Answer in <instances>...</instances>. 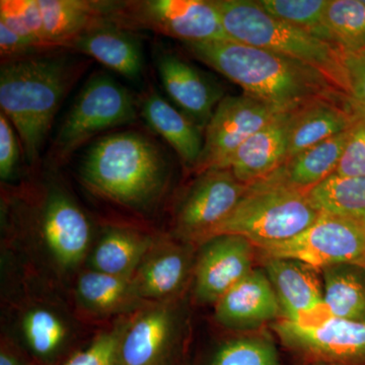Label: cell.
<instances>
[{
	"label": "cell",
	"mask_w": 365,
	"mask_h": 365,
	"mask_svg": "<svg viewBox=\"0 0 365 365\" xmlns=\"http://www.w3.org/2000/svg\"><path fill=\"white\" fill-rule=\"evenodd\" d=\"M256 247L237 235H220L201 244L194 266V294L203 304H215L254 270Z\"/></svg>",
	"instance_id": "cell-12"
},
{
	"label": "cell",
	"mask_w": 365,
	"mask_h": 365,
	"mask_svg": "<svg viewBox=\"0 0 365 365\" xmlns=\"http://www.w3.org/2000/svg\"><path fill=\"white\" fill-rule=\"evenodd\" d=\"M328 1L329 0H258L264 11L271 16L297 26L336 48L332 34L326 23Z\"/></svg>",
	"instance_id": "cell-30"
},
{
	"label": "cell",
	"mask_w": 365,
	"mask_h": 365,
	"mask_svg": "<svg viewBox=\"0 0 365 365\" xmlns=\"http://www.w3.org/2000/svg\"><path fill=\"white\" fill-rule=\"evenodd\" d=\"M14 127L4 113H0V177L9 179L16 170L19 162L18 139Z\"/></svg>",
	"instance_id": "cell-37"
},
{
	"label": "cell",
	"mask_w": 365,
	"mask_h": 365,
	"mask_svg": "<svg viewBox=\"0 0 365 365\" xmlns=\"http://www.w3.org/2000/svg\"><path fill=\"white\" fill-rule=\"evenodd\" d=\"M158 71L163 88L180 111L205 130L225 91L181 57L160 55Z\"/></svg>",
	"instance_id": "cell-14"
},
{
	"label": "cell",
	"mask_w": 365,
	"mask_h": 365,
	"mask_svg": "<svg viewBox=\"0 0 365 365\" xmlns=\"http://www.w3.org/2000/svg\"><path fill=\"white\" fill-rule=\"evenodd\" d=\"M110 18L127 28L148 29L184 43L232 40L217 9L207 0L114 2Z\"/></svg>",
	"instance_id": "cell-7"
},
{
	"label": "cell",
	"mask_w": 365,
	"mask_h": 365,
	"mask_svg": "<svg viewBox=\"0 0 365 365\" xmlns=\"http://www.w3.org/2000/svg\"><path fill=\"white\" fill-rule=\"evenodd\" d=\"M364 267H365V265H364Z\"/></svg>",
	"instance_id": "cell-42"
},
{
	"label": "cell",
	"mask_w": 365,
	"mask_h": 365,
	"mask_svg": "<svg viewBox=\"0 0 365 365\" xmlns=\"http://www.w3.org/2000/svg\"><path fill=\"white\" fill-rule=\"evenodd\" d=\"M71 49L97 60L124 78L136 81L143 71L141 44L127 26L103 18L74 41Z\"/></svg>",
	"instance_id": "cell-17"
},
{
	"label": "cell",
	"mask_w": 365,
	"mask_h": 365,
	"mask_svg": "<svg viewBox=\"0 0 365 365\" xmlns=\"http://www.w3.org/2000/svg\"><path fill=\"white\" fill-rule=\"evenodd\" d=\"M283 112L248 93L225 96L206 126L202 153L194 170L199 175L208 170L225 169L235 150L249 137Z\"/></svg>",
	"instance_id": "cell-9"
},
{
	"label": "cell",
	"mask_w": 365,
	"mask_h": 365,
	"mask_svg": "<svg viewBox=\"0 0 365 365\" xmlns=\"http://www.w3.org/2000/svg\"><path fill=\"white\" fill-rule=\"evenodd\" d=\"M262 259L264 272L279 302L280 319L311 324L331 317L324 302L321 271L292 259Z\"/></svg>",
	"instance_id": "cell-13"
},
{
	"label": "cell",
	"mask_w": 365,
	"mask_h": 365,
	"mask_svg": "<svg viewBox=\"0 0 365 365\" xmlns=\"http://www.w3.org/2000/svg\"><path fill=\"white\" fill-rule=\"evenodd\" d=\"M155 242L148 235L112 228L98 241L91 258L93 270L132 278Z\"/></svg>",
	"instance_id": "cell-25"
},
{
	"label": "cell",
	"mask_w": 365,
	"mask_h": 365,
	"mask_svg": "<svg viewBox=\"0 0 365 365\" xmlns=\"http://www.w3.org/2000/svg\"><path fill=\"white\" fill-rule=\"evenodd\" d=\"M0 23L21 37L31 41L40 51H46L43 42L42 16L39 0H1Z\"/></svg>",
	"instance_id": "cell-33"
},
{
	"label": "cell",
	"mask_w": 365,
	"mask_h": 365,
	"mask_svg": "<svg viewBox=\"0 0 365 365\" xmlns=\"http://www.w3.org/2000/svg\"><path fill=\"white\" fill-rule=\"evenodd\" d=\"M326 23L342 54L365 49L364 0H329Z\"/></svg>",
	"instance_id": "cell-29"
},
{
	"label": "cell",
	"mask_w": 365,
	"mask_h": 365,
	"mask_svg": "<svg viewBox=\"0 0 365 365\" xmlns=\"http://www.w3.org/2000/svg\"><path fill=\"white\" fill-rule=\"evenodd\" d=\"M335 174L365 178V122L357 117L341 155Z\"/></svg>",
	"instance_id": "cell-35"
},
{
	"label": "cell",
	"mask_w": 365,
	"mask_h": 365,
	"mask_svg": "<svg viewBox=\"0 0 365 365\" xmlns=\"http://www.w3.org/2000/svg\"><path fill=\"white\" fill-rule=\"evenodd\" d=\"M0 365H23L16 354L6 346L2 345L0 352Z\"/></svg>",
	"instance_id": "cell-39"
},
{
	"label": "cell",
	"mask_w": 365,
	"mask_h": 365,
	"mask_svg": "<svg viewBox=\"0 0 365 365\" xmlns=\"http://www.w3.org/2000/svg\"><path fill=\"white\" fill-rule=\"evenodd\" d=\"M347 96L350 104L357 109H365V49L343 54Z\"/></svg>",
	"instance_id": "cell-36"
},
{
	"label": "cell",
	"mask_w": 365,
	"mask_h": 365,
	"mask_svg": "<svg viewBox=\"0 0 365 365\" xmlns=\"http://www.w3.org/2000/svg\"><path fill=\"white\" fill-rule=\"evenodd\" d=\"M0 51L4 62L30 56L35 54L34 52L40 51V49L31 41L21 37L6 25L0 23Z\"/></svg>",
	"instance_id": "cell-38"
},
{
	"label": "cell",
	"mask_w": 365,
	"mask_h": 365,
	"mask_svg": "<svg viewBox=\"0 0 365 365\" xmlns=\"http://www.w3.org/2000/svg\"><path fill=\"white\" fill-rule=\"evenodd\" d=\"M324 302L331 317L365 322V267L338 264L321 270Z\"/></svg>",
	"instance_id": "cell-26"
},
{
	"label": "cell",
	"mask_w": 365,
	"mask_h": 365,
	"mask_svg": "<svg viewBox=\"0 0 365 365\" xmlns=\"http://www.w3.org/2000/svg\"><path fill=\"white\" fill-rule=\"evenodd\" d=\"M112 1L39 0L46 49L69 48L81 34L109 16Z\"/></svg>",
	"instance_id": "cell-23"
},
{
	"label": "cell",
	"mask_w": 365,
	"mask_h": 365,
	"mask_svg": "<svg viewBox=\"0 0 365 365\" xmlns=\"http://www.w3.org/2000/svg\"><path fill=\"white\" fill-rule=\"evenodd\" d=\"M175 314L167 304L143 309L128 321L121 344L123 365H163L175 335Z\"/></svg>",
	"instance_id": "cell-21"
},
{
	"label": "cell",
	"mask_w": 365,
	"mask_h": 365,
	"mask_svg": "<svg viewBox=\"0 0 365 365\" xmlns=\"http://www.w3.org/2000/svg\"><path fill=\"white\" fill-rule=\"evenodd\" d=\"M319 215L304 192L263 179L248 185L237 207L211 237L242 235L256 249L263 248L297 237Z\"/></svg>",
	"instance_id": "cell-5"
},
{
	"label": "cell",
	"mask_w": 365,
	"mask_h": 365,
	"mask_svg": "<svg viewBox=\"0 0 365 365\" xmlns=\"http://www.w3.org/2000/svg\"><path fill=\"white\" fill-rule=\"evenodd\" d=\"M76 289L81 304L98 314L130 311L144 302L137 292L133 277L88 271L79 277Z\"/></svg>",
	"instance_id": "cell-27"
},
{
	"label": "cell",
	"mask_w": 365,
	"mask_h": 365,
	"mask_svg": "<svg viewBox=\"0 0 365 365\" xmlns=\"http://www.w3.org/2000/svg\"><path fill=\"white\" fill-rule=\"evenodd\" d=\"M79 172L93 193L129 207L155 201L169 179L162 150L148 136L133 131L98 139L88 148Z\"/></svg>",
	"instance_id": "cell-3"
},
{
	"label": "cell",
	"mask_w": 365,
	"mask_h": 365,
	"mask_svg": "<svg viewBox=\"0 0 365 365\" xmlns=\"http://www.w3.org/2000/svg\"><path fill=\"white\" fill-rule=\"evenodd\" d=\"M212 2L230 39L309 64L323 72L347 96L343 54L337 48L271 16L255 0H212Z\"/></svg>",
	"instance_id": "cell-4"
},
{
	"label": "cell",
	"mask_w": 365,
	"mask_h": 365,
	"mask_svg": "<svg viewBox=\"0 0 365 365\" xmlns=\"http://www.w3.org/2000/svg\"><path fill=\"white\" fill-rule=\"evenodd\" d=\"M262 258L292 259L317 270L338 264L365 265V227L319 213L313 225L288 241L257 249Z\"/></svg>",
	"instance_id": "cell-8"
},
{
	"label": "cell",
	"mask_w": 365,
	"mask_h": 365,
	"mask_svg": "<svg viewBox=\"0 0 365 365\" xmlns=\"http://www.w3.org/2000/svg\"><path fill=\"white\" fill-rule=\"evenodd\" d=\"M26 342L36 354L49 356L63 344L67 335L64 322L47 309H31L23 319Z\"/></svg>",
	"instance_id": "cell-31"
},
{
	"label": "cell",
	"mask_w": 365,
	"mask_h": 365,
	"mask_svg": "<svg viewBox=\"0 0 365 365\" xmlns=\"http://www.w3.org/2000/svg\"><path fill=\"white\" fill-rule=\"evenodd\" d=\"M41 230L50 252L66 267L78 265L91 244V225L78 204L66 194L54 191L48 196Z\"/></svg>",
	"instance_id": "cell-16"
},
{
	"label": "cell",
	"mask_w": 365,
	"mask_h": 365,
	"mask_svg": "<svg viewBox=\"0 0 365 365\" xmlns=\"http://www.w3.org/2000/svg\"><path fill=\"white\" fill-rule=\"evenodd\" d=\"M307 195L319 213L339 216L365 227V178L334 173Z\"/></svg>",
	"instance_id": "cell-28"
},
{
	"label": "cell",
	"mask_w": 365,
	"mask_h": 365,
	"mask_svg": "<svg viewBox=\"0 0 365 365\" xmlns=\"http://www.w3.org/2000/svg\"><path fill=\"white\" fill-rule=\"evenodd\" d=\"M350 129L288 158L265 179L307 193L335 173Z\"/></svg>",
	"instance_id": "cell-24"
},
{
	"label": "cell",
	"mask_w": 365,
	"mask_h": 365,
	"mask_svg": "<svg viewBox=\"0 0 365 365\" xmlns=\"http://www.w3.org/2000/svg\"><path fill=\"white\" fill-rule=\"evenodd\" d=\"M128 321L98 334L86 349L76 352L64 365H123L121 344Z\"/></svg>",
	"instance_id": "cell-34"
},
{
	"label": "cell",
	"mask_w": 365,
	"mask_h": 365,
	"mask_svg": "<svg viewBox=\"0 0 365 365\" xmlns=\"http://www.w3.org/2000/svg\"><path fill=\"white\" fill-rule=\"evenodd\" d=\"M217 323L250 331L281 318L279 302L263 269L255 268L215 302Z\"/></svg>",
	"instance_id": "cell-15"
},
{
	"label": "cell",
	"mask_w": 365,
	"mask_h": 365,
	"mask_svg": "<svg viewBox=\"0 0 365 365\" xmlns=\"http://www.w3.org/2000/svg\"><path fill=\"white\" fill-rule=\"evenodd\" d=\"M283 112L273 121L249 137L235 150L227 168L242 184L265 179L287 160L290 113Z\"/></svg>",
	"instance_id": "cell-20"
},
{
	"label": "cell",
	"mask_w": 365,
	"mask_h": 365,
	"mask_svg": "<svg viewBox=\"0 0 365 365\" xmlns=\"http://www.w3.org/2000/svg\"><path fill=\"white\" fill-rule=\"evenodd\" d=\"M356 121L348 98H318L302 106L290 113L287 160L349 130Z\"/></svg>",
	"instance_id": "cell-19"
},
{
	"label": "cell",
	"mask_w": 365,
	"mask_h": 365,
	"mask_svg": "<svg viewBox=\"0 0 365 365\" xmlns=\"http://www.w3.org/2000/svg\"><path fill=\"white\" fill-rule=\"evenodd\" d=\"M135 102L129 91L106 73L91 76L62 122L52 148V160H67L88 139L135 121Z\"/></svg>",
	"instance_id": "cell-6"
},
{
	"label": "cell",
	"mask_w": 365,
	"mask_h": 365,
	"mask_svg": "<svg viewBox=\"0 0 365 365\" xmlns=\"http://www.w3.org/2000/svg\"><path fill=\"white\" fill-rule=\"evenodd\" d=\"M353 111H354L355 115H356L357 117L360 118V119L364 120L365 122V109H357V108H353Z\"/></svg>",
	"instance_id": "cell-40"
},
{
	"label": "cell",
	"mask_w": 365,
	"mask_h": 365,
	"mask_svg": "<svg viewBox=\"0 0 365 365\" xmlns=\"http://www.w3.org/2000/svg\"><path fill=\"white\" fill-rule=\"evenodd\" d=\"M184 45L195 58L241 86L245 93L285 112L318 98H348L323 72L270 50L235 40Z\"/></svg>",
	"instance_id": "cell-1"
},
{
	"label": "cell",
	"mask_w": 365,
	"mask_h": 365,
	"mask_svg": "<svg viewBox=\"0 0 365 365\" xmlns=\"http://www.w3.org/2000/svg\"><path fill=\"white\" fill-rule=\"evenodd\" d=\"M83 71L61 55L33 54L2 62L1 112L18 132L29 163L39 160L55 114Z\"/></svg>",
	"instance_id": "cell-2"
},
{
	"label": "cell",
	"mask_w": 365,
	"mask_h": 365,
	"mask_svg": "<svg viewBox=\"0 0 365 365\" xmlns=\"http://www.w3.org/2000/svg\"><path fill=\"white\" fill-rule=\"evenodd\" d=\"M364 2H365V0H364Z\"/></svg>",
	"instance_id": "cell-41"
},
{
	"label": "cell",
	"mask_w": 365,
	"mask_h": 365,
	"mask_svg": "<svg viewBox=\"0 0 365 365\" xmlns=\"http://www.w3.org/2000/svg\"><path fill=\"white\" fill-rule=\"evenodd\" d=\"M194 266L186 247L173 242L155 244L134 274L137 292L144 302L165 304L182 292Z\"/></svg>",
	"instance_id": "cell-18"
},
{
	"label": "cell",
	"mask_w": 365,
	"mask_h": 365,
	"mask_svg": "<svg viewBox=\"0 0 365 365\" xmlns=\"http://www.w3.org/2000/svg\"><path fill=\"white\" fill-rule=\"evenodd\" d=\"M211 365H280L272 341L264 335H246L225 342Z\"/></svg>",
	"instance_id": "cell-32"
},
{
	"label": "cell",
	"mask_w": 365,
	"mask_h": 365,
	"mask_svg": "<svg viewBox=\"0 0 365 365\" xmlns=\"http://www.w3.org/2000/svg\"><path fill=\"white\" fill-rule=\"evenodd\" d=\"M276 335L288 347L341 365H365V322L328 317L311 324L274 322Z\"/></svg>",
	"instance_id": "cell-11"
},
{
	"label": "cell",
	"mask_w": 365,
	"mask_h": 365,
	"mask_svg": "<svg viewBox=\"0 0 365 365\" xmlns=\"http://www.w3.org/2000/svg\"><path fill=\"white\" fill-rule=\"evenodd\" d=\"M141 114L148 126L176 151L182 165L195 170L203 150L202 129L158 93L144 98Z\"/></svg>",
	"instance_id": "cell-22"
},
{
	"label": "cell",
	"mask_w": 365,
	"mask_h": 365,
	"mask_svg": "<svg viewBox=\"0 0 365 365\" xmlns=\"http://www.w3.org/2000/svg\"><path fill=\"white\" fill-rule=\"evenodd\" d=\"M247 188L230 170L201 173L178 208V234L186 242L207 241L237 207Z\"/></svg>",
	"instance_id": "cell-10"
}]
</instances>
